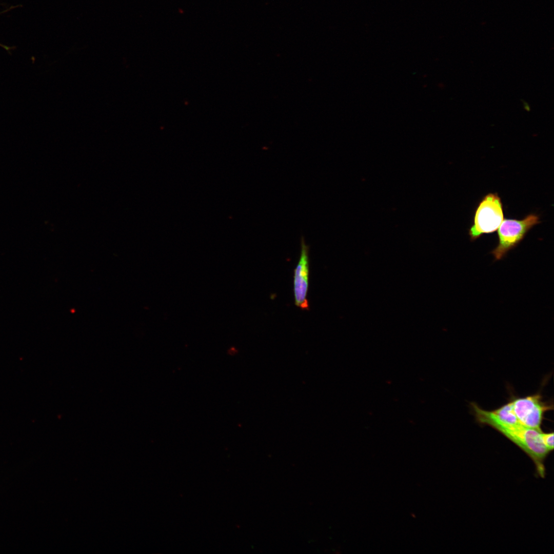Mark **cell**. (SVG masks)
Here are the masks:
<instances>
[{"instance_id":"obj_1","label":"cell","mask_w":554,"mask_h":554,"mask_svg":"<svg viewBox=\"0 0 554 554\" xmlns=\"http://www.w3.org/2000/svg\"><path fill=\"white\" fill-rule=\"evenodd\" d=\"M492 428L512 442L528 456L535 465L538 476L545 478V461L550 452L542 442L541 433L542 430L521 425H497Z\"/></svg>"},{"instance_id":"obj_2","label":"cell","mask_w":554,"mask_h":554,"mask_svg":"<svg viewBox=\"0 0 554 554\" xmlns=\"http://www.w3.org/2000/svg\"><path fill=\"white\" fill-rule=\"evenodd\" d=\"M504 220L501 200L497 193H489L479 202L475 210L473 224L468 234L471 241L483 234L496 231Z\"/></svg>"},{"instance_id":"obj_3","label":"cell","mask_w":554,"mask_h":554,"mask_svg":"<svg viewBox=\"0 0 554 554\" xmlns=\"http://www.w3.org/2000/svg\"><path fill=\"white\" fill-rule=\"evenodd\" d=\"M539 223V215L534 213L521 220L504 219L497 229L498 244L491 252L495 260L502 259L523 240L532 227Z\"/></svg>"},{"instance_id":"obj_4","label":"cell","mask_w":554,"mask_h":554,"mask_svg":"<svg viewBox=\"0 0 554 554\" xmlns=\"http://www.w3.org/2000/svg\"><path fill=\"white\" fill-rule=\"evenodd\" d=\"M510 401L519 424L537 430H542L544 414L553 409V404L543 401L540 393L513 398Z\"/></svg>"},{"instance_id":"obj_5","label":"cell","mask_w":554,"mask_h":554,"mask_svg":"<svg viewBox=\"0 0 554 554\" xmlns=\"http://www.w3.org/2000/svg\"><path fill=\"white\" fill-rule=\"evenodd\" d=\"M309 247L305 239H301L300 256L294 270L293 293L295 305L303 310H308L309 304L307 299L309 275Z\"/></svg>"},{"instance_id":"obj_6","label":"cell","mask_w":554,"mask_h":554,"mask_svg":"<svg viewBox=\"0 0 554 554\" xmlns=\"http://www.w3.org/2000/svg\"><path fill=\"white\" fill-rule=\"evenodd\" d=\"M553 432H544L543 431L541 433V438L542 442L547 449L551 452L553 450Z\"/></svg>"}]
</instances>
